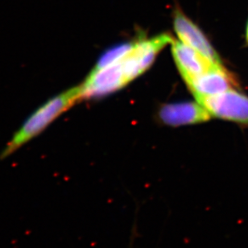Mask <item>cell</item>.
I'll return each instance as SVG.
<instances>
[{
  "mask_svg": "<svg viewBox=\"0 0 248 248\" xmlns=\"http://www.w3.org/2000/svg\"><path fill=\"white\" fill-rule=\"evenodd\" d=\"M80 99H81L80 86L64 91L59 95L51 98L24 123L23 126L16 132L5 147L0 158L8 157L27 142L38 136L57 118L69 110Z\"/></svg>",
  "mask_w": 248,
  "mask_h": 248,
  "instance_id": "6da1fadb",
  "label": "cell"
},
{
  "mask_svg": "<svg viewBox=\"0 0 248 248\" xmlns=\"http://www.w3.org/2000/svg\"><path fill=\"white\" fill-rule=\"evenodd\" d=\"M173 39L169 34H161L150 40L136 42L133 49L121 61L127 82L140 76L152 65L158 53L165 46L172 44Z\"/></svg>",
  "mask_w": 248,
  "mask_h": 248,
  "instance_id": "7a4b0ae2",
  "label": "cell"
},
{
  "mask_svg": "<svg viewBox=\"0 0 248 248\" xmlns=\"http://www.w3.org/2000/svg\"><path fill=\"white\" fill-rule=\"evenodd\" d=\"M196 99L211 116L237 123L248 122V98L233 89Z\"/></svg>",
  "mask_w": 248,
  "mask_h": 248,
  "instance_id": "3957f363",
  "label": "cell"
},
{
  "mask_svg": "<svg viewBox=\"0 0 248 248\" xmlns=\"http://www.w3.org/2000/svg\"><path fill=\"white\" fill-rule=\"evenodd\" d=\"M121 62L103 69H93L81 87V98H98L126 86Z\"/></svg>",
  "mask_w": 248,
  "mask_h": 248,
  "instance_id": "277c9868",
  "label": "cell"
},
{
  "mask_svg": "<svg viewBox=\"0 0 248 248\" xmlns=\"http://www.w3.org/2000/svg\"><path fill=\"white\" fill-rule=\"evenodd\" d=\"M173 26L182 43L198 51L215 64H222L217 53L202 31L179 8L175 10Z\"/></svg>",
  "mask_w": 248,
  "mask_h": 248,
  "instance_id": "5b68a950",
  "label": "cell"
},
{
  "mask_svg": "<svg viewBox=\"0 0 248 248\" xmlns=\"http://www.w3.org/2000/svg\"><path fill=\"white\" fill-rule=\"evenodd\" d=\"M186 82L195 98L223 93L236 86L233 77L222 65L215 67L205 74L188 79Z\"/></svg>",
  "mask_w": 248,
  "mask_h": 248,
  "instance_id": "8992f818",
  "label": "cell"
},
{
  "mask_svg": "<svg viewBox=\"0 0 248 248\" xmlns=\"http://www.w3.org/2000/svg\"><path fill=\"white\" fill-rule=\"evenodd\" d=\"M172 46V56L185 81L222 65L215 64L205 56L182 42L173 41Z\"/></svg>",
  "mask_w": 248,
  "mask_h": 248,
  "instance_id": "52a82bcc",
  "label": "cell"
},
{
  "mask_svg": "<svg viewBox=\"0 0 248 248\" xmlns=\"http://www.w3.org/2000/svg\"><path fill=\"white\" fill-rule=\"evenodd\" d=\"M159 116L163 123L171 126L198 124L210 120L211 115L200 103L168 104L160 108Z\"/></svg>",
  "mask_w": 248,
  "mask_h": 248,
  "instance_id": "ba28073f",
  "label": "cell"
},
{
  "mask_svg": "<svg viewBox=\"0 0 248 248\" xmlns=\"http://www.w3.org/2000/svg\"><path fill=\"white\" fill-rule=\"evenodd\" d=\"M135 45L136 42H130V43L122 44L110 48V50L106 52L101 57L93 69L98 70L121 62L133 49Z\"/></svg>",
  "mask_w": 248,
  "mask_h": 248,
  "instance_id": "9c48e42d",
  "label": "cell"
},
{
  "mask_svg": "<svg viewBox=\"0 0 248 248\" xmlns=\"http://www.w3.org/2000/svg\"><path fill=\"white\" fill-rule=\"evenodd\" d=\"M246 33H247V40H248V24H247Z\"/></svg>",
  "mask_w": 248,
  "mask_h": 248,
  "instance_id": "30bf717a",
  "label": "cell"
}]
</instances>
